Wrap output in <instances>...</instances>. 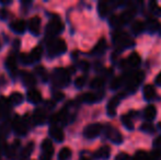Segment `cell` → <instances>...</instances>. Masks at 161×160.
Wrapping results in <instances>:
<instances>
[{
	"mask_svg": "<svg viewBox=\"0 0 161 160\" xmlns=\"http://www.w3.org/2000/svg\"><path fill=\"white\" fill-rule=\"evenodd\" d=\"M45 120H46V113H45L43 110L38 109L36 110L35 112H34L33 114V121L35 124H43L45 122Z\"/></svg>",
	"mask_w": 161,
	"mask_h": 160,
	"instance_id": "25",
	"label": "cell"
},
{
	"mask_svg": "<svg viewBox=\"0 0 161 160\" xmlns=\"http://www.w3.org/2000/svg\"><path fill=\"white\" fill-rule=\"evenodd\" d=\"M70 81V76H69V71H67L66 69L62 68H57L54 73V78H53V82L56 86H59V87H64L67 86Z\"/></svg>",
	"mask_w": 161,
	"mask_h": 160,
	"instance_id": "4",
	"label": "cell"
},
{
	"mask_svg": "<svg viewBox=\"0 0 161 160\" xmlns=\"http://www.w3.org/2000/svg\"><path fill=\"white\" fill-rule=\"evenodd\" d=\"M47 51H48L49 56L60 55V54H64L67 51V44L63 39L52 40L47 44Z\"/></svg>",
	"mask_w": 161,
	"mask_h": 160,
	"instance_id": "3",
	"label": "cell"
},
{
	"mask_svg": "<svg viewBox=\"0 0 161 160\" xmlns=\"http://www.w3.org/2000/svg\"><path fill=\"white\" fill-rule=\"evenodd\" d=\"M105 135L111 141H113L114 144H122L123 143V136L122 134L116 130L115 127L111 125H106L105 126Z\"/></svg>",
	"mask_w": 161,
	"mask_h": 160,
	"instance_id": "8",
	"label": "cell"
},
{
	"mask_svg": "<svg viewBox=\"0 0 161 160\" xmlns=\"http://www.w3.org/2000/svg\"><path fill=\"white\" fill-rule=\"evenodd\" d=\"M155 82L157 86H161V71L157 75V77H156V79H155Z\"/></svg>",
	"mask_w": 161,
	"mask_h": 160,
	"instance_id": "46",
	"label": "cell"
},
{
	"mask_svg": "<svg viewBox=\"0 0 161 160\" xmlns=\"http://www.w3.org/2000/svg\"><path fill=\"white\" fill-rule=\"evenodd\" d=\"M42 149L45 152V156L46 157H51L54 152V146L49 139H45L42 143Z\"/></svg>",
	"mask_w": 161,
	"mask_h": 160,
	"instance_id": "24",
	"label": "cell"
},
{
	"mask_svg": "<svg viewBox=\"0 0 161 160\" xmlns=\"http://www.w3.org/2000/svg\"><path fill=\"white\" fill-rule=\"evenodd\" d=\"M12 127H13V130H15L17 134L22 135V136L25 135L26 132H28V124L24 121V119L19 118V116H15V118L13 119Z\"/></svg>",
	"mask_w": 161,
	"mask_h": 160,
	"instance_id": "10",
	"label": "cell"
},
{
	"mask_svg": "<svg viewBox=\"0 0 161 160\" xmlns=\"http://www.w3.org/2000/svg\"><path fill=\"white\" fill-rule=\"evenodd\" d=\"M6 66H7V68H8V70L11 71V73H14V71L17 70V59H15L14 56L10 55L7 57Z\"/></svg>",
	"mask_w": 161,
	"mask_h": 160,
	"instance_id": "29",
	"label": "cell"
},
{
	"mask_svg": "<svg viewBox=\"0 0 161 160\" xmlns=\"http://www.w3.org/2000/svg\"><path fill=\"white\" fill-rule=\"evenodd\" d=\"M34 149V143H29L25 147L22 149L21 154H20V160H28V158H30L31 154H32Z\"/></svg>",
	"mask_w": 161,
	"mask_h": 160,
	"instance_id": "23",
	"label": "cell"
},
{
	"mask_svg": "<svg viewBox=\"0 0 161 160\" xmlns=\"http://www.w3.org/2000/svg\"><path fill=\"white\" fill-rule=\"evenodd\" d=\"M140 62H142V58H140L139 54L134 52L130 55L128 56L126 59L123 60L122 63V67L125 69H131V68H137L140 65Z\"/></svg>",
	"mask_w": 161,
	"mask_h": 160,
	"instance_id": "7",
	"label": "cell"
},
{
	"mask_svg": "<svg viewBox=\"0 0 161 160\" xmlns=\"http://www.w3.org/2000/svg\"><path fill=\"white\" fill-rule=\"evenodd\" d=\"M49 135H51L56 141H58V143L63 141L65 138V134H64V132H63V130L57 127V126L51 127V130H49Z\"/></svg>",
	"mask_w": 161,
	"mask_h": 160,
	"instance_id": "19",
	"label": "cell"
},
{
	"mask_svg": "<svg viewBox=\"0 0 161 160\" xmlns=\"http://www.w3.org/2000/svg\"><path fill=\"white\" fill-rule=\"evenodd\" d=\"M71 150L68 147H64L60 149L59 154H58V160H68L71 157Z\"/></svg>",
	"mask_w": 161,
	"mask_h": 160,
	"instance_id": "35",
	"label": "cell"
},
{
	"mask_svg": "<svg viewBox=\"0 0 161 160\" xmlns=\"http://www.w3.org/2000/svg\"><path fill=\"white\" fill-rule=\"evenodd\" d=\"M102 130H103V126L100 123L89 124V125L86 126L85 130H83V136L88 139H93L101 134Z\"/></svg>",
	"mask_w": 161,
	"mask_h": 160,
	"instance_id": "5",
	"label": "cell"
},
{
	"mask_svg": "<svg viewBox=\"0 0 161 160\" xmlns=\"http://www.w3.org/2000/svg\"><path fill=\"white\" fill-rule=\"evenodd\" d=\"M145 74L142 70H135L124 75V86L127 88L128 93H133L137 90L138 86L142 82Z\"/></svg>",
	"mask_w": 161,
	"mask_h": 160,
	"instance_id": "1",
	"label": "cell"
},
{
	"mask_svg": "<svg viewBox=\"0 0 161 160\" xmlns=\"http://www.w3.org/2000/svg\"><path fill=\"white\" fill-rule=\"evenodd\" d=\"M80 67L82 68L83 71H87L88 69H89V64H88L87 62H85V60H82V62L80 63Z\"/></svg>",
	"mask_w": 161,
	"mask_h": 160,
	"instance_id": "45",
	"label": "cell"
},
{
	"mask_svg": "<svg viewBox=\"0 0 161 160\" xmlns=\"http://www.w3.org/2000/svg\"><path fill=\"white\" fill-rule=\"evenodd\" d=\"M19 146H20V141H15L12 145L9 146V147L7 148V150H6L7 156H8L9 158H12V157L15 155V152H17V149L19 148Z\"/></svg>",
	"mask_w": 161,
	"mask_h": 160,
	"instance_id": "33",
	"label": "cell"
},
{
	"mask_svg": "<svg viewBox=\"0 0 161 160\" xmlns=\"http://www.w3.org/2000/svg\"><path fill=\"white\" fill-rule=\"evenodd\" d=\"M145 31V23L142 21H135L131 24V32L135 35H139L142 34Z\"/></svg>",
	"mask_w": 161,
	"mask_h": 160,
	"instance_id": "28",
	"label": "cell"
},
{
	"mask_svg": "<svg viewBox=\"0 0 161 160\" xmlns=\"http://www.w3.org/2000/svg\"><path fill=\"white\" fill-rule=\"evenodd\" d=\"M22 101H23V96L20 92H13L9 98V102L12 103V104H19Z\"/></svg>",
	"mask_w": 161,
	"mask_h": 160,
	"instance_id": "37",
	"label": "cell"
},
{
	"mask_svg": "<svg viewBox=\"0 0 161 160\" xmlns=\"http://www.w3.org/2000/svg\"><path fill=\"white\" fill-rule=\"evenodd\" d=\"M36 73H37V75H40L41 77L43 78V80H46V71H45V68L43 66H38L36 67Z\"/></svg>",
	"mask_w": 161,
	"mask_h": 160,
	"instance_id": "42",
	"label": "cell"
},
{
	"mask_svg": "<svg viewBox=\"0 0 161 160\" xmlns=\"http://www.w3.org/2000/svg\"><path fill=\"white\" fill-rule=\"evenodd\" d=\"M108 22H110V25L113 26V28L115 29H119L122 28L123 25H125V23L123 22V20L121 19V17L116 14L112 15V17H110V20H108Z\"/></svg>",
	"mask_w": 161,
	"mask_h": 160,
	"instance_id": "26",
	"label": "cell"
},
{
	"mask_svg": "<svg viewBox=\"0 0 161 160\" xmlns=\"http://www.w3.org/2000/svg\"><path fill=\"white\" fill-rule=\"evenodd\" d=\"M104 83H105V79H104V78L97 77V78H94V79L91 80V82H90V87H91L92 89H101V88L104 86Z\"/></svg>",
	"mask_w": 161,
	"mask_h": 160,
	"instance_id": "32",
	"label": "cell"
},
{
	"mask_svg": "<svg viewBox=\"0 0 161 160\" xmlns=\"http://www.w3.org/2000/svg\"><path fill=\"white\" fill-rule=\"evenodd\" d=\"M124 75L119 77H115L114 79L111 81V89L112 90H119L124 86Z\"/></svg>",
	"mask_w": 161,
	"mask_h": 160,
	"instance_id": "30",
	"label": "cell"
},
{
	"mask_svg": "<svg viewBox=\"0 0 161 160\" xmlns=\"http://www.w3.org/2000/svg\"><path fill=\"white\" fill-rule=\"evenodd\" d=\"M133 160H151V157L148 152H144V150H138L134 155Z\"/></svg>",
	"mask_w": 161,
	"mask_h": 160,
	"instance_id": "34",
	"label": "cell"
},
{
	"mask_svg": "<svg viewBox=\"0 0 161 160\" xmlns=\"http://www.w3.org/2000/svg\"><path fill=\"white\" fill-rule=\"evenodd\" d=\"M111 155V149L108 146H103V147L99 148L96 152L93 154V157L96 159H102V160H106L110 158Z\"/></svg>",
	"mask_w": 161,
	"mask_h": 160,
	"instance_id": "15",
	"label": "cell"
},
{
	"mask_svg": "<svg viewBox=\"0 0 161 160\" xmlns=\"http://www.w3.org/2000/svg\"><path fill=\"white\" fill-rule=\"evenodd\" d=\"M153 147L156 148L155 150L161 152V136L157 137V138L155 139V141H153Z\"/></svg>",
	"mask_w": 161,
	"mask_h": 160,
	"instance_id": "43",
	"label": "cell"
},
{
	"mask_svg": "<svg viewBox=\"0 0 161 160\" xmlns=\"http://www.w3.org/2000/svg\"><path fill=\"white\" fill-rule=\"evenodd\" d=\"M140 130H142V132H146V133H149V134H153V133H155L156 128L155 126L153 125L151 123H144L142 125V127H140Z\"/></svg>",
	"mask_w": 161,
	"mask_h": 160,
	"instance_id": "38",
	"label": "cell"
},
{
	"mask_svg": "<svg viewBox=\"0 0 161 160\" xmlns=\"http://www.w3.org/2000/svg\"><path fill=\"white\" fill-rule=\"evenodd\" d=\"M103 96L104 93H92V92H87V93L82 94L80 96V100L82 102H86V103H96V102H99L103 99Z\"/></svg>",
	"mask_w": 161,
	"mask_h": 160,
	"instance_id": "11",
	"label": "cell"
},
{
	"mask_svg": "<svg viewBox=\"0 0 161 160\" xmlns=\"http://www.w3.org/2000/svg\"><path fill=\"white\" fill-rule=\"evenodd\" d=\"M82 160H87V159H82Z\"/></svg>",
	"mask_w": 161,
	"mask_h": 160,
	"instance_id": "47",
	"label": "cell"
},
{
	"mask_svg": "<svg viewBox=\"0 0 161 160\" xmlns=\"http://www.w3.org/2000/svg\"><path fill=\"white\" fill-rule=\"evenodd\" d=\"M86 77H83V76H81V77H78L76 80H75V86H76L77 88H82L83 86L86 85Z\"/></svg>",
	"mask_w": 161,
	"mask_h": 160,
	"instance_id": "40",
	"label": "cell"
},
{
	"mask_svg": "<svg viewBox=\"0 0 161 160\" xmlns=\"http://www.w3.org/2000/svg\"><path fill=\"white\" fill-rule=\"evenodd\" d=\"M114 160H131V157L126 152H119V154L116 155Z\"/></svg>",
	"mask_w": 161,
	"mask_h": 160,
	"instance_id": "41",
	"label": "cell"
},
{
	"mask_svg": "<svg viewBox=\"0 0 161 160\" xmlns=\"http://www.w3.org/2000/svg\"><path fill=\"white\" fill-rule=\"evenodd\" d=\"M10 26L15 33H23L26 28L25 22H24L23 20H15V21H13L12 23L10 24Z\"/></svg>",
	"mask_w": 161,
	"mask_h": 160,
	"instance_id": "22",
	"label": "cell"
},
{
	"mask_svg": "<svg viewBox=\"0 0 161 160\" xmlns=\"http://www.w3.org/2000/svg\"><path fill=\"white\" fill-rule=\"evenodd\" d=\"M112 40H113L114 45L116 46L117 51H123V49H125V48L134 46V44H135L134 40L129 36L127 33L123 32V31H119V30L115 31V32L113 33Z\"/></svg>",
	"mask_w": 161,
	"mask_h": 160,
	"instance_id": "2",
	"label": "cell"
},
{
	"mask_svg": "<svg viewBox=\"0 0 161 160\" xmlns=\"http://www.w3.org/2000/svg\"><path fill=\"white\" fill-rule=\"evenodd\" d=\"M142 96H144V99L147 101H151L156 98V89L153 86L151 85H147L144 87L142 89Z\"/></svg>",
	"mask_w": 161,
	"mask_h": 160,
	"instance_id": "18",
	"label": "cell"
},
{
	"mask_svg": "<svg viewBox=\"0 0 161 160\" xmlns=\"http://www.w3.org/2000/svg\"><path fill=\"white\" fill-rule=\"evenodd\" d=\"M0 47H1V44H0Z\"/></svg>",
	"mask_w": 161,
	"mask_h": 160,
	"instance_id": "48",
	"label": "cell"
},
{
	"mask_svg": "<svg viewBox=\"0 0 161 160\" xmlns=\"http://www.w3.org/2000/svg\"><path fill=\"white\" fill-rule=\"evenodd\" d=\"M156 116H157V109H156L155 105L150 104V105H148V107L145 108V110H144L145 120L148 121V122H151V121L155 120Z\"/></svg>",
	"mask_w": 161,
	"mask_h": 160,
	"instance_id": "16",
	"label": "cell"
},
{
	"mask_svg": "<svg viewBox=\"0 0 161 160\" xmlns=\"http://www.w3.org/2000/svg\"><path fill=\"white\" fill-rule=\"evenodd\" d=\"M21 79L26 87H33V86L36 83L35 77H34L32 74L28 73V71H22L21 73Z\"/></svg>",
	"mask_w": 161,
	"mask_h": 160,
	"instance_id": "20",
	"label": "cell"
},
{
	"mask_svg": "<svg viewBox=\"0 0 161 160\" xmlns=\"http://www.w3.org/2000/svg\"><path fill=\"white\" fill-rule=\"evenodd\" d=\"M43 55V48L42 46H36L35 48H33V51L31 52L30 56L31 58H32L33 62H37V60L41 59V57H42Z\"/></svg>",
	"mask_w": 161,
	"mask_h": 160,
	"instance_id": "31",
	"label": "cell"
},
{
	"mask_svg": "<svg viewBox=\"0 0 161 160\" xmlns=\"http://www.w3.org/2000/svg\"><path fill=\"white\" fill-rule=\"evenodd\" d=\"M131 116L133 115H131V112H130V113L124 114V115L121 118L123 125L125 126V128H127L128 130H134V123H133V120H131Z\"/></svg>",
	"mask_w": 161,
	"mask_h": 160,
	"instance_id": "27",
	"label": "cell"
},
{
	"mask_svg": "<svg viewBox=\"0 0 161 160\" xmlns=\"http://www.w3.org/2000/svg\"><path fill=\"white\" fill-rule=\"evenodd\" d=\"M106 48H108V43H106V40L104 37L99 40V42L97 43V45L93 47L92 49V55L96 56H101L105 53Z\"/></svg>",
	"mask_w": 161,
	"mask_h": 160,
	"instance_id": "12",
	"label": "cell"
},
{
	"mask_svg": "<svg viewBox=\"0 0 161 160\" xmlns=\"http://www.w3.org/2000/svg\"><path fill=\"white\" fill-rule=\"evenodd\" d=\"M41 29V18L38 15L31 18L29 21V30L33 33V34H38Z\"/></svg>",
	"mask_w": 161,
	"mask_h": 160,
	"instance_id": "14",
	"label": "cell"
},
{
	"mask_svg": "<svg viewBox=\"0 0 161 160\" xmlns=\"http://www.w3.org/2000/svg\"><path fill=\"white\" fill-rule=\"evenodd\" d=\"M149 10L151 11V13L155 17H161V8L158 6V3L156 1L149 2Z\"/></svg>",
	"mask_w": 161,
	"mask_h": 160,
	"instance_id": "36",
	"label": "cell"
},
{
	"mask_svg": "<svg viewBox=\"0 0 161 160\" xmlns=\"http://www.w3.org/2000/svg\"><path fill=\"white\" fill-rule=\"evenodd\" d=\"M28 99L29 101H31L32 103H38L41 100H42V94L38 90L36 89H30L28 92Z\"/></svg>",
	"mask_w": 161,
	"mask_h": 160,
	"instance_id": "21",
	"label": "cell"
},
{
	"mask_svg": "<svg viewBox=\"0 0 161 160\" xmlns=\"http://www.w3.org/2000/svg\"><path fill=\"white\" fill-rule=\"evenodd\" d=\"M111 3L105 1H100L99 4H97V12H99L100 17L101 18H105L106 15L110 14L111 12Z\"/></svg>",
	"mask_w": 161,
	"mask_h": 160,
	"instance_id": "17",
	"label": "cell"
},
{
	"mask_svg": "<svg viewBox=\"0 0 161 160\" xmlns=\"http://www.w3.org/2000/svg\"><path fill=\"white\" fill-rule=\"evenodd\" d=\"M20 60H21V63H22V64H24V65L32 64V63H33L30 54H26V53H22L21 55H20Z\"/></svg>",
	"mask_w": 161,
	"mask_h": 160,
	"instance_id": "39",
	"label": "cell"
},
{
	"mask_svg": "<svg viewBox=\"0 0 161 160\" xmlns=\"http://www.w3.org/2000/svg\"><path fill=\"white\" fill-rule=\"evenodd\" d=\"M161 28V24L160 22L158 21L156 18H153V19H148L145 24V29H146L148 32L150 33H155V32H158Z\"/></svg>",
	"mask_w": 161,
	"mask_h": 160,
	"instance_id": "13",
	"label": "cell"
},
{
	"mask_svg": "<svg viewBox=\"0 0 161 160\" xmlns=\"http://www.w3.org/2000/svg\"><path fill=\"white\" fill-rule=\"evenodd\" d=\"M64 30V24L60 21V19L58 17H56L55 19H53L48 24H47L46 28V33L49 36H54V35L59 34L62 31Z\"/></svg>",
	"mask_w": 161,
	"mask_h": 160,
	"instance_id": "6",
	"label": "cell"
},
{
	"mask_svg": "<svg viewBox=\"0 0 161 160\" xmlns=\"http://www.w3.org/2000/svg\"><path fill=\"white\" fill-rule=\"evenodd\" d=\"M64 97H65V94L62 93V92H56V93L54 94V99H55L56 101L63 100V99H64Z\"/></svg>",
	"mask_w": 161,
	"mask_h": 160,
	"instance_id": "44",
	"label": "cell"
},
{
	"mask_svg": "<svg viewBox=\"0 0 161 160\" xmlns=\"http://www.w3.org/2000/svg\"><path fill=\"white\" fill-rule=\"evenodd\" d=\"M125 98V93H119L116 94L114 98H112L108 103V107H106V111H108V115L110 116H115L116 114V109H117V105L119 104L123 99Z\"/></svg>",
	"mask_w": 161,
	"mask_h": 160,
	"instance_id": "9",
	"label": "cell"
}]
</instances>
